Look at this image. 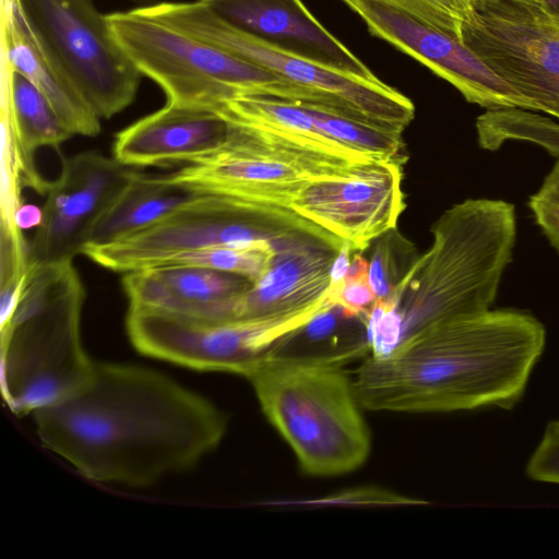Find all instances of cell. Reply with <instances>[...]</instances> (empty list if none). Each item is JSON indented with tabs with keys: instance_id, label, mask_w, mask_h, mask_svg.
Instances as JSON below:
<instances>
[{
	"instance_id": "6da1fadb",
	"label": "cell",
	"mask_w": 559,
	"mask_h": 559,
	"mask_svg": "<svg viewBox=\"0 0 559 559\" xmlns=\"http://www.w3.org/2000/svg\"><path fill=\"white\" fill-rule=\"evenodd\" d=\"M43 445L94 481L148 486L192 468L223 440L209 400L155 370L95 362L70 395L33 413Z\"/></svg>"
},
{
	"instance_id": "7a4b0ae2",
	"label": "cell",
	"mask_w": 559,
	"mask_h": 559,
	"mask_svg": "<svg viewBox=\"0 0 559 559\" xmlns=\"http://www.w3.org/2000/svg\"><path fill=\"white\" fill-rule=\"evenodd\" d=\"M546 343L543 323L487 310L431 324L390 353L365 358L354 386L364 408L439 413L512 408Z\"/></svg>"
},
{
	"instance_id": "3957f363",
	"label": "cell",
	"mask_w": 559,
	"mask_h": 559,
	"mask_svg": "<svg viewBox=\"0 0 559 559\" xmlns=\"http://www.w3.org/2000/svg\"><path fill=\"white\" fill-rule=\"evenodd\" d=\"M432 234L430 250L388 300L401 318V342L431 324L490 309L512 258L515 209L503 200L468 199L445 211Z\"/></svg>"
},
{
	"instance_id": "277c9868",
	"label": "cell",
	"mask_w": 559,
	"mask_h": 559,
	"mask_svg": "<svg viewBox=\"0 0 559 559\" xmlns=\"http://www.w3.org/2000/svg\"><path fill=\"white\" fill-rule=\"evenodd\" d=\"M85 287L72 261L27 266L12 314L1 326V391L25 415L76 391L92 374L81 338Z\"/></svg>"
},
{
	"instance_id": "5b68a950",
	"label": "cell",
	"mask_w": 559,
	"mask_h": 559,
	"mask_svg": "<svg viewBox=\"0 0 559 559\" xmlns=\"http://www.w3.org/2000/svg\"><path fill=\"white\" fill-rule=\"evenodd\" d=\"M246 378L306 474L335 476L366 462L370 431L342 367L263 358Z\"/></svg>"
},
{
	"instance_id": "8992f818",
	"label": "cell",
	"mask_w": 559,
	"mask_h": 559,
	"mask_svg": "<svg viewBox=\"0 0 559 559\" xmlns=\"http://www.w3.org/2000/svg\"><path fill=\"white\" fill-rule=\"evenodd\" d=\"M112 36L143 74L160 86L167 104L216 111L245 95L318 104L307 91L176 27L140 13L106 14Z\"/></svg>"
},
{
	"instance_id": "52a82bcc",
	"label": "cell",
	"mask_w": 559,
	"mask_h": 559,
	"mask_svg": "<svg viewBox=\"0 0 559 559\" xmlns=\"http://www.w3.org/2000/svg\"><path fill=\"white\" fill-rule=\"evenodd\" d=\"M307 91L318 105L396 133L415 116L413 102L378 76L365 78L282 48L228 23L195 1L158 2L135 8Z\"/></svg>"
},
{
	"instance_id": "ba28073f",
	"label": "cell",
	"mask_w": 559,
	"mask_h": 559,
	"mask_svg": "<svg viewBox=\"0 0 559 559\" xmlns=\"http://www.w3.org/2000/svg\"><path fill=\"white\" fill-rule=\"evenodd\" d=\"M301 224L287 209L206 193L129 237L86 245L82 254L105 269L127 273L211 246L246 248L266 241L289 246L304 234L298 230Z\"/></svg>"
},
{
	"instance_id": "9c48e42d",
	"label": "cell",
	"mask_w": 559,
	"mask_h": 559,
	"mask_svg": "<svg viewBox=\"0 0 559 559\" xmlns=\"http://www.w3.org/2000/svg\"><path fill=\"white\" fill-rule=\"evenodd\" d=\"M330 307L325 296L293 313L225 321L129 308L126 326L131 343L142 354L191 369L246 378L278 340Z\"/></svg>"
},
{
	"instance_id": "30bf717a",
	"label": "cell",
	"mask_w": 559,
	"mask_h": 559,
	"mask_svg": "<svg viewBox=\"0 0 559 559\" xmlns=\"http://www.w3.org/2000/svg\"><path fill=\"white\" fill-rule=\"evenodd\" d=\"M462 43L542 111L559 118V14L538 3L477 0Z\"/></svg>"
},
{
	"instance_id": "8fae6325",
	"label": "cell",
	"mask_w": 559,
	"mask_h": 559,
	"mask_svg": "<svg viewBox=\"0 0 559 559\" xmlns=\"http://www.w3.org/2000/svg\"><path fill=\"white\" fill-rule=\"evenodd\" d=\"M21 1L99 118L109 119L133 103L143 74L92 0Z\"/></svg>"
},
{
	"instance_id": "7c38bea8",
	"label": "cell",
	"mask_w": 559,
	"mask_h": 559,
	"mask_svg": "<svg viewBox=\"0 0 559 559\" xmlns=\"http://www.w3.org/2000/svg\"><path fill=\"white\" fill-rule=\"evenodd\" d=\"M288 209L362 251L396 228L405 209L402 163L374 159L344 175L308 179Z\"/></svg>"
},
{
	"instance_id": "4fadbf2b",
	"label": "cell",
	"mask_w": 559,
	"mask_h": 559,
	"mask_svg": "<svg viewBox=\"0 0 559 559\" xmlns=\"http://www.w3.org/2000/svg\"><path fill=\"white\" fill-rule=\"evenodd\" d=\"M229 124L218 151L166 177L207 194L289 210L297 189L318 176L294 147L257 129Z\"/></svg>"
},
{
	"instance_id": "5bb4252c",
	"label": "cell",
	"mask_w": 559,
	"mask_h": 559,
	"mask_svg": "<svg viewBox=\"0 0 559 559\" xmlns=\"http://www.w3.org/2000/svg\"><path fill=\"white\" fill-rule=\"evenodd\" d=\"M368 32L411 56L453 85L472 104L487 110L521 108L542 111L496 74L456 37L423 23L381 0H341Z\"/></svg>"
},
{
	"instance_id": "9a60e30c",
	"label": "cell",
	"mask_w": 559,
	"mask_h": 559,
	"mask_svg": "<svg viewBox=\"0 0 559 559\" xmlns=\"http://www.w3.org/2000/svg\"><path fill=\"white\" fill-rule=\"evenodd\" d=\"M134 174L98 152L64 158L47 190L43 222L28 243V264L72 261L82 253L93 225Z\"/></svg>"
},
{
	"instance_id": "2e32d148",
	"label": "cell",
	"mask_w": 559,
	"mask_h": 559,
	"mask_svg": "<svg viewBox=\"0 0 559 559\" xmlns=\"http://www.w3.org/2000/svg\"><path fill=\"white\" fill-rule=\"evenodd\" d=\"M1 56L46 96L73 135L100 132V118L21 0H1Z\"/></svg>"
},
{
	"instance_id": "e0dca14e",
	"label": "cell",
	"mask_w": 559,
	"mask_h": 559,
	"mask_svg": "<svg viewBox=\"0 0 559 559\" xmlns=\"http://www.w3.org/2000/svg\"><path fill=\"white\" fill-rule=\"evenodd\" d=\"M245 276L188 265H152L124 273L129 308L212 321L234 320L249 289Z\"/></svg>"
},
{
	"instance_id": "ac0fdd59",
	"label": "cell",
	"mask_w": 559,
	"mask_h": 559,
	"mask_svg": "<svg viewBox=\"0 0 559 559\" xmlns=\"http://www.w3.org/2000/svg\"><path fill=\"white\" fill-rule=\"evenodd\" d=\"M234 26L282 48L365 78L377 75L302 0H198Z\"/></svg>"
},
{
	"instance_id": "d6986e66",
	"label": "cell",
	"mask_w": 559,
	"mask_h": 559,
	"mask_svg": "<svg viewBox=\"0 0 559 559\" xmlns=\"http://www.w3.org/2000/svg\"><path fill=\"white\" fill-rule=\"evenodd\" d=\"M229 131L213 110L166 104L116 134L114 158L127 167L189 164L218 151Z\"/></svg>"
},
{
	"instance_id": "ffe728a7",
	"label": "cell",
	"mask_w": 559,
	"mask_h": 559,
	"mask_svg": "<svg viewBox=\"0 0 559 559\" xmlns=\"http://www.w3.org/2000/svg\"><path fill=\"white\" fill-rule=\"evenodd\" d=\"M336 252L324 242L310 241L280 253L239 298L234 320L284 316L317 302L330 290Z\"/></svg>"
},
{
	"instance_id": "44dd1931",
	"label": "cell",
	"mask_w": 559,
	"mask_h": 559,
	"mask_svg": "<svg viewBox=\"0 0 559 559\" xmlns=\"http://www.w3.org/2000/svg\"><path fill=\"white\" fill-rule=\"evenodd\" d=\"M2 122L7 123L14 144V155L26 183L39 192L50 182L34 167V153L43 146H58L73 134L61 122L46 96L25 76L15 72L1 56Z\"/></svg>"
},
{
	"instance_id": "7402d4cb",
	"label": "cell",
	"mask_w": 559,
	"mask_h": 559,
	"mask_svg": "<svg viewBox=\"0 0 559 559\" xmlns=\"http://www.w3.org/2000/svg\"><path fill=\"white\" fill-rule=\"evenodd\" d=\"M204 192L164 176L135 171L93 225L86 245H105L136 234L203 197ZM83 246V247H84Z\"/></svg>"
},
{
	"instance_id": "603a6c76",
	"label": "cell",
	"mask_w": 559,
	"mask_h": 559,
	"mask_svg": "<svg viewBox=\"0 0 559 559\" xmlns=\"http://www.w3.org/2000/svg\"><path fill=\"white\" fill-rule=\"evenodd\" d=\"M368 353L366 320L336 305L283 336L263 358L343 367Z\"/></svg>"
},
{
	"instance_id": "cb8c5ba5",
	"label": "cell",
	"mask_w": 559,
	"mask_h": 559,
	"mask_svg": "<svg viewBox=\"0 0 559 559\" xmlns=\"http://www.w3.org/2000/svg\"><path fill=\"white\" fill-rule=\"evenodd\" d=\"M215 112L231 123L309 140L355 162L374 159L324 134L317 127L311 114L299 102L245 95L227 100Z\"/></svg>"
},
{
	"instance_id": "d4e9b609",
	"label": "cell",
	"mask_w": 559,
	"mask_h": 559,
	"mask_svg": "<svg viewBox=\"0 0 559 559\" xmlns=\"http://www.w3.org/2000/svg\"><path fill=\"white\" fill-rule=\"evenodd\" d=\"M312 116L317 127L328 136L379 160H406L401 133L389 131L324 108L299 102Z\"/></svg>"
},
{
	"instance_id": "484cf974",
	"label": "cell",
	"mask_w": 559,
	"mask_h": 559,
	"mask_svg": "<svg viewBox=\"0 0 559 559\" xmlns=\"http://www.w3.org/2000/svg\"><path fill=\"white\" fill-rule=\"evenodd\" d=\"M528 206L537 225L559 252V159L540 188L530 197Z\"/></svg>"
},
{
	"instance_id": "4316f807",
	"label": "cell",
	"mask_w": 559,
	"mask_h": 559,
	"mask_svg": "<svg viewBox=\"0 0 559 559\" xmlns=\"http://www.w3.org/2000/svg\"><path fill=\"white\" fill-rule=\"evenodd\" d=\"M395 230V229H394ZM394 230L379 238L369 263L368 280L377 301L385 304L392 295L395 285L401 281L396 273L393 253ZM376 301V302H377Z\"/></svg>"
},
{
	"instance_id": "83f0119b",
	"label": "cell",
	"mask_w": 559,
	"mask_h": 559,
	"mask_svg": "<svg viewBox=\"0 0 559 559\" xmlns=\"http://www.w3.org/2000/svg\"><path fill=\"white\" fill-rule=\"evenodd\" d=\"M525 472L533 480L559 484V420L549 421L546 426Z\"/></svg>"
},
{
	"instance_id": "f1b7e54d",
	"label": "cell",
	"mask_w": 559,
	"mask_h": 559,
	"mask_svg": "<svg viewBox=\"0 0 559 559\" xmlns=\"http://www.w3.org/2000/svg\"><path fill=\"white\" fill-rule=\"evenodd\" d=\"M337 306L350 316L368 320L377 298L369 284L368 272L346 276L341 284L330 285Z\"/></svg>"
},
{
	"instance_id": "f546056e",
	"label": "cell",
	"mask_w": 559,
	"mask_h": 559,
	"mask_svg": "<svg viewBox=\"0 0 559 559\" xmlns=\"http://www.w3.org/2000/svg\"><path fill=\"white\" fill-rule=\"evenodd\" d=\"M316 504L346 506H386V504H423L425 501L412 499L399 493L373 487L355 488L316 500Z\"/></svg>"
},
{
	"instance_id": "4dcf8cb0",
	"label": "cell",
	"mask_w": 559,
	"mask_h": 559,
	"mask_svg": "<svg viewBox=\"0 0 559 559\" xmlns=\"http://www.w3.org/2000/svg\"><path fill=\"white\" fill-rule=\"evenodd\" d=\"M352 250L350 243L344 241L336 252L330 270L331 285L341 284L345 280L350 265L349 257Z\"/></svg>"
},
{
	"instance_id": "1f68e13d",
	"label": "cell",
	"mask_w": 559,
	"mask_h": 559,
	"mask_svg": "<svg viewBox=\"0 0 559 559\" xmlns=\"http://www.w3.org/2000/svg\"><path fill=\"white\" fill-rule=\"evenodd\" d=\"M14 222L21 230L38 227L43 222V209L33 204H20L14 213Z\"/></svg>"
},
{
	"instance_id": "d6a6232c",
	"label": "cell",
	"mask_w": 559,
	"mask_h": 559,
	"mask_svg": "<svg viewBox=\"0 0 559 559\" xmlns=\"http://www.w3.org/2000/svg\"><path fill=\"white\" fill-rule=\"evenodd\" d=\"M544 7H546L549 11L559 14V0H543Z\"/></svg>"
},
{
	"instance_id": "836d02e7",
	"label": "cell",
	"mask_w": 559,
	"mask_h": 559,
	"mask_svg": "<svg viewBox=\"0 0 559 559\" xmlns=\"http://www.w3.org/2000/svg\"><path fill=\"white\" fill-rule=\"evenodd\" d=\"M128 1H131L135 4H138L139 5L138 8L151 7V5H154L158 2H160L159 0H128Z\"/></svg>"
},
{
	"instance_id": "e575fe53",
	"label": "cell",
	"mask_w": 559,
	"mask_h": 559,
	"mask_svg": "<svg viewBox=\"0 0 559 559\" xmlns=\"http://www.w3.org/2000/svg\"><path fill=\"white\" fill-rule=\"evenodd\" d=\"M515 1H522V2H530V3H538L544 5L543 0H515Z\"/></svg>"
}]
</instances>
